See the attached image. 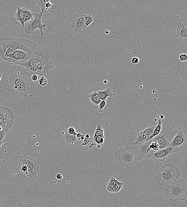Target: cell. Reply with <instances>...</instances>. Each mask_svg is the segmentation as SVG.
Segmentation results:
<instances>
[{"label": "cell", "mask_w": 187, "mask_h": 207, "mask_svg": "<svg viewBox=\"0 0 187 207\" xmlns=\"http://www.w3.org/2000/svg\"><path fill=\"white\" fill-rule=\"evenodd\" d=\"M52 62L50 55L37 48L36 51L31 55L26 62L20 65L24 66L25 70L33 75L45 77L52 68Z\"/></svg>", "instance_id": "cell-1"}, {"label": "cell", "mask_w": 187, "mask_h": 207, "mask_svg": "<svg viewBox=\"0 0 187 207\" xmlns=\"http://www.w3.org/2000/svg\"><path fill=\"white\" fill-rule=\"evenodd\" d=\"M8 48L14 51L22 50L33 54L36 51V44L32 40L26 39L5 38L0 39V56L3 58Z\"/></svg>", "instance_id": "cell-2"}, {"label": "cell", "mask_w": 187, "mask_h": 207, "mask_svg": "<svg viewBox=\"0 0 187 207\" xmlns=\"http://www.w3.org/2000/svg\"><path fill=\"white\" fill-rule=\"evenodd\" d=\"M181 171L173 164H167L158 169L155 178L158 185L164 187L179 179Z\"/></svg>", "instance_id": "cell-3"}, {"label": "cell", "mask_w": 187, "mask_h": 207, "mask_svg": "<svg viewBox=\"0 0 187 207\" xmlns=\"http://www.w3.org/2000/svg\"><path fill=\"white\" fill-rule=\"evenodd\" d=\"M166 197L173 202L185 200L187 196V186L184 180L178 179L164 187Z\"/></svg>", "instance_id": "cell-4"}, {"label": "cell", "mask_w": 187, "mask_h": 207, "mask_svg": "<svg viewBox=\"0 0 187 207\" xmlns=\"http://www.w3.org/2000/svg\"><path fill=\"white\" fill-rule=\"evenodd\" d=\"M115 156L119 163L128 170L132 168L137 162V159L130 146H125L117 149Z\"/></svg>", "instance_id": "cell-5"}, {"label": "cell", "mask_w": 187, "mask_h": 207, "mask_svg": "<svg viewBox=\"0 0 187 207\" xmlns=\"http://www.w3.org/2000/svg\"><path fill=\"white\" fill-rule=\"evenodd\" d=\"M18 166L21 173L30 178H34L37 176L39 167L36 161L28 156L21 155L19 156Z\"/></svg>", "instance_id": "cell-6"}, {"label": "cell", "mask_w": 187, "mask_h": 207, "mask_svg": "<svg viewBox=\"0 0 187 207\" xmlns=\"http://www.w3.org/2000/svg\"><path fill=\"white\" fill-rule=\"evenodd\" d=\"M45 16V15L41 13H34V18L33 20L24 23V30L26 34H35L36 29H38L40 30V36H44L43 30L45 29L46 23L42 24V18Z\"/></svg>", "instance_id": "cell-7"}, {"label": "cell", "mask_w": 187, "mask_h": 207, "mask_svg": "<svg viewBox=\"0 0 187 207\" xmlns=\"http://www.w3.org/2000/svg\"><path fill=\"white\" fill-rule=\"evenodd\" d=\"M152 142L132 143L131 147L136 155L138 161L144 159H152L154 152L149 148L150 144Z\"/></svg>", "instance_id": "cell-8"}, {"label": "cell", "mask_w": 187, "mask_h": 207, "mask_svg": "<svg viewBox=\"0 0 187 207\" xmlns=\"http://www.w3.org/2000/svg\"><path fill=\"white\" fill-rule=\"evenodd\" d=\"M14 118L11 109L0 106V126L7 132L13 125Z\"/></svg>", "instance_id": "cell-9"}, {"label": "cell", "mask_w": 187, "mask_h": 207, "mask_svg": "<svg viewBox=\"0 0 187 207\" xmlns=\"http://www.w3.org/2000/svg\"><path fill=\"white\" fill-rule=\"evenodd\" d=\"M32 55L33 54L26 52L22 50H16L10 57L5 60L15 64L20 65L26 62Z\"/></svg>", "instance_id": "cell-10"}, {"label": "cell", "mask_w": 187, "mask_h": 207, "mask_svg": "<svg viewBox=\"0 0 187 207\" xmlns=\"http://www.w3.org/2000/svg\"><path fill=\"white\" fill-rule=\"evenodd\" d=\"M84 15V14L76 13L70 18L72 28L76 32H80L86 28L85 23Z\"/></svg>", "instance_id": "cell-11"}, {"label": "cell", "mask_w": 187, "mask_h": 207, "mask_svg": "<svg viewBox=\"0 0 187 207\" xmlns=\"http://www.w3.org/2000/svg\"><path fill=\"white\" fill-rule=\"evenodd\" d=\"M180 149L173 148L170 146L163 150H158L154 153L152 156V159L155 161H164L166 158L171 155L172 154L178 152Z\"/></svg>", "instance_id": "cell-12"}, {"label": "cell", "mask_w": 187, "mask_h": 207, "mask_svg": "<svg viewBox=\"0 0 187 207\" xmlns=\"http://www.w3.org/2000/svg\"><path fill=\"white\" fill-rule=\"evenodd\" d=\"M156 126L151 125L144 129L142 131L140 132L136 135L135 143L151 142L152 140H150V137L152 135L154 130Z\"/></svg>", "instance_id": "cell-13"}, {"label": "cell", "mask_w": 187, "mask_h": 207, "mask_svg": "<svg viewBox=\"0 0 187 207\" xmlns=\"http://www.w3.org/2000/svg\"><path fill=\"white\" fill-rule=\"evenodd\" d=\"M36 2L41 9L40 12L43 14L45 13H54L56 10V7L52 4L49 0H36Z\"/></svg>", "instance_id": "cell-14"}, {"label": "cell", "mask_w": 187, "mask_h": 207, "mask_svg": "<svg viewBox=\"0 0 187 207\" xmlns=\"http://www.w3.org/2000/svg\"><path fill=\"white\" fill-rule=\"evenodd\" d=\"M187 141L186 138L184 133L181 130H179L170 143V145L172 147L179 148L185 145Z\"/></svg>", "instance_id": "cell-15"}, {"label": "cell", "mask_w": 187, "mask_h": 207, "mask_svg": "<svg viewBox=\"0 0 187 207\" xmlns=\"http://www.w3.org/2000/svg\"><path fill=\"white\" fill-rule=\"evenodd\" d=\"M8 79L13 88L15 86H22L28 83L26 77L18 74L12 73Z\"/></svg>", "instance_id": "cell-16"}, {"label": "cell", "mask_w": 187, "mask_h": 207, "mask_svg": "<svg viewBox=\"0 0 187 207\" xmlns=\"http://www.w3.org/2000/svg\"><path fill=\"white\" fill-rule=\"evenodd\" d=\"M62 139L67 146L70 147H76L78 145V140L76 135L69 134L66 131L61 132Z\"/></svg>", "instance_id": "cell-17"}, {"label": "cell", "mask_w": 187, "mask_h": 207, "mask_svg": "<svg viewBox=\"0 0 187 207\" xmlns=\"http://www.w3.org/2000/svg\"><path fill=\"white\" fill-rule=\"evenodd\" d=\"M152 141L157 143L159 150L170 146L168 137L165 134H159L152 139Z\"/></svg>", "instance_id": "cell-18"}, {"label": "cell", "mask_w": 187, "mask_h": 207, "mask_svg": "<svg viewBox=\"0 0 187 207\" xmlns=\"http://www.w3.org/2000/svg\"><path fill=\"white\" fill-rule=\"evenodd\" d=\"M176 37L180 40L187 41V24L186 23H179L176 30Z\"/></svg>", "instance_id": "cell-19"}, {"label": "cell", "mask_w": 187, "mask_h": 207, "mask_svg": "<svg viewBox=\"0 0 187 207\" xmlns=\"http://www.w3.org/2000/svg\"><path fill=\"white\" fill-rule=\"evenodd\" d=\"M30 85L28 82L26 84L22 86H15L14 88L16 92L19 94L20 95L23 96L26 98H28L29 94L30 92Z\"/></svg>", "instance_id": "cell-20"}, {"label": "cell", "mask_w": 187, "mask_h": 207, "mask_svg": "<svg viewBox=\"0 0 187 207\" xmlns=\"http://www.w3.org/2000/svg\"><path fill=\"white\" fill-rule=\"evenodd\" d=\"M14 17L17 21L20 23L23 27H24V18H25L24 7L21 8L18 6H17V11L14 13Z\"/></svg>", "instance_id": "cell-21"}, {"label": "cell", "mask_w": 187, "mask_h": 207, "mask_svg": "<svg viewBox=\"0 0 187 207\" xmlns=\"http://www.w3.org/2000/svg\"><path fill=\"white\" fill-rule=\"evenodd\" d=\"M97 92L102 100L106 101L108 98H109L110 100L114 98V95L109 87L104 90L98 91Z\"/></svg>", "instance_id": "cell-22"}, {"label": "cell", "mask_w": 187, "mask_h": 207, "mask_svg": "<svg viewBox=\"0 0 187 207\" xmlns=\"http://www.w3.org/2000/svg\"><path fill=\"white\" fill-rule=\"evenodd\" d=\"M89 97L91 102L95 105H98L102 101L97 91H94L90 94L89 95Z\"/></svg>", "instance_id": "cell-23"}, {"label": "cell", "mask_w": 187, "mask_h": 207, "mask_svg": "<svg viewBox=\"0 0 187 207\" xmlns=\"http://www.w3.org/2000/svg\"><path fill=\"white\" fill-rule=\"evenodd\" d=\"M24 12L25 15L24 23H26L30 21L33 20L34 18V13H33L30 10L28 9L26 7H24Z\"/></svg>", "instance_id": "cell-24"}, {"label": "cell", "mask_w": 187, "mask_h": 207, "mask_svg": "<svg viewBox=\"0 0 187 207\" xmlns=\"http://www.w3.org/2000/svg\"><path fill=\"white\" fill-rule=\"evenodd\" d=\"M105 141L104 136H98L93 139V144L97 145L98 148H100L103 146Z\"/></svg>", "instance_id": "cell-25"}, {"label": "cell", "mask_w": 187, "mask_h": 207, "mask_svg": "<svg viewBox=\"0 0 187 207\" xmlns=\"http://www.w3.org/2000/svg\"><path fill=\"white\" fill-rule=\"evenodd\" d=\"M98 136H104V129H103L101 124L100 123H98L97 124L96 129L94 135H93V139Z\"/></svg>", "instance_id": "cell-26"}, {"label": "cell", "mask_w": 187, "mask_h": 207, "mask_svg": "<svg viewBox=\"0 0 187 207\" xmlns=\"http://www.w3.org/2000/svg\"><path fill=\"white\" fill-rule=\"evenodd\" d=\"M162 121L161 120H158V124L157 126H156L154 130L152 133V135L150 137V140H152L154 137L157 136V135H159L161 132V129H162Z\"/></svg>", "instance_id": "cell-27"}, {"label": "cell", "mask_w": 187, "mask_h": 207, "mask_svg": "<svg viewBox=\"0 0 187 207\" xmlns=\"http://www.w3.org/2000/svg\"><path fill=\"white\" fill-rule=\"evenodd\" d=\"M118 182H119V181L117 180L114 177H111L109 182H108V186L107 187V190L108 192L111 193L112 189L113 187Z\"/></svg>", "instance_id": "cell-28"}, {"label": "cell", "mask_w": 187, "mask_h": 207, "mask_svg": "<svg viewBox=\"0 0 187 207\" xmlns=\"http://www.w3.org/2000/svg\"><path fill=\"white\" fill-rule=\"evenodd\" d=\"M93 20H94V18L92 14H85L84 21L86 26V28L93 23Z\"/></svg>", "instance_id": "cell-29"}, {"label": "cell", "mask_w": 187, "mask_h": 207, "mask_svg": "<svg viewBox=\"0 0 187 207\" xmlns=\"http://www.w3.org/2000/svg\"><path fill=\"white\" fill-rule=\"evenodd\" d=\"M123 185V183L122 182H118L114 186L111 190V193H117L120 191Z\"/></svg>", "instance_id": "cell-30"}, {"label": "cell", "mask_w": 187, "mask_h": 207, "mask_svg": "<svg viewBox=\"0 0 187 207\" xmlns=\"http://www.w3.org/2000/svg\"><path fill=\"white\" fill-rule=\"evenodd\" d=\"M14 51L12 49L8 48L7 49L5 52L4 56L3 58L4 60H5L6 59H8V58L10 57L12 55L14 54Z\"/></svg>", "instance_id": "cell-31"}, {"label": "cell", "mask_w": 187, "mask_h": 207, "mask_svg": "<svg viewBox=\"0 0 187 207\" xmlns=\"http://www.w3.org/2000/svg\"><path fill=\"white\" fill-rule=\"evenodd\" d=\"M106 104V101L102 100L99 104L98 105V111L99 113H103V109Z\"/></svg>", "instance_id": "cell-32"}, {"label": "cell", "mask_w": 187, "mask_h": 207, "mask_svg": "<svg viewBox=\"0 0 187 207\" xmlns=\"http://www.w3.org/2000/svg\"><path fill=\"white\" fill-rule=\"evenodd\" d=\"M39 83L40 86L44 87L47 84L48 80L45 78V77H44V76H42L39 80Z\"/></svg>", "instance_id": "cell-33"}, {"label": "cell", "mask_w": 187, "mask_h": 207, "mask_svg": "<svg viewBox=\"0 0 187 207\" xmlns=\"http://www.w3.org/2000/svg\"><path fill=\"white\" fill-rule=\"evenodd\" d=\"M150 150H153L154 153L158 151L159 150L158 147L157 143L154 141H152V143L150 144L149 146Z\"/></svg>", "instance_id": "cell-34"}, {"label": "cell", "mask_w": 187, "mask_h": 207, "mask_svg": "<svg viewBox=\"0 0 187 207\" xmlns=\"http://www.w3.org/2000/svg\"><path fill=\"white\" fill-rule=\"evenodd\" d=\"M179 60L180 61L184 62L187 60V55L186 54H182L179 55Z\"/></svg>", "instance_id": "cell-35"}, {"label": "cell", "mask_w": 187, "mask_h": 207, "mask_svg": "<svg viewBox=\"0 0 187 207\" xmlns=\"http://www.w3.org/2000/svg\"><path fill=\"white\" fill-rule=\"evenodd\" d=\"M7 132L4 130L0 131V141H5L4 139L6 135Z\"/></svg>", "instance_id": "cell-36"}, {"label": "cell", "mask_w": 187, "mask_h": 207, "mask_svg": "<svg viewBox=\"0 0 187 207\" xmlns=\"http://www.w3.org/2000/svg\"><path fill=\"white\" fill-rule=\"evenodd\" d=\"M139 59L137 57H133L131 59V62L133 64H137L139 62Z\"/></svg>", "instance_id": "cell-37"}, {"label": "cell", "mask_w": 187, "mask_h": 207, "mask_svg": "<svg viewBox=\"0 0 187 207\" xmlns=\"http://www.w3.org/2000/svg\"><path fill=\"white\" fill-rule=\"evenodd\" d=\"M83 141V142L82 143V146H86V145H87L90 142V138H85V139Z\"/></svg>", "instance_id": "cell-38"}, {"label": "cell", "mask_w": 187, "mask_h": 207, "mask_svg": "<svg viewBox=\"0 0 187 207\" xmlns=\"http://www.w3.org/2000/svg\"><path fill=\"white\" fill-rule=\"evenodd\" d=\"M76 132L75 129L73 127H70L68 129H67V132H68L69 134H73H73H74Z\"/></svg>", "instance_id": "cell-39"}, {"label": "cell", "mask_w": 187, "mask_h": 207, "mask_svg": "<svg viewBox=\"0 0 187 207\" xmlns=\"http://www.w3.org/2000/svg\"><path fill=\"white\" fill-rule=\"evenodd\" d=\"M38 79V76L37 75H33V76H32V79L33 81H36Z\"/></svg>", "instance_id": "cell-40"}, {"label": "cell", "mask_w": 187, "mask_h": 207, "mask_svg": "<svg viewBox=\"0 0 187 207\" xmlns=\"http://www.w3.org/2000/svg\"><path fill=\"white\" fill-rule=\"evenodd\" d=\"M56 177L58 180H60L62 179L63 176L61 174H58L56 175Z\"/></svg>", "instance_id": "cell-41"}, {"label": "cell", "mask_w": 187, "mask_h": 207, "mask_svg": "<svg viewBox=\"0 0 187 207\" xmlns=\"http://www.w3.org/2000/svg\"><path fill=\"white\" fill-rule=\"evenodd\" d=\"M82 134H81V133H78V134H77V140H78V141H79V140H81V137H82Z\"/></svg>", "instance_id": "cell-42"}, {"label": "cell", "mask_w": 187, "mask_h": 207, "mask_svg": "<svg viewBox=\"0 0 187 207\" xmlns=\"http://www.w3.org/2000/svg\"><path fill=\"white\" fill-rule=\"evenodd\" d=\"M5 141H0V150H1V146H2V144H4V143L5 142Z\"/></svg>", "instance_id": "cell-43"}, {"label": "cell", "mask_w": 187, "mask_h": 207, "mask_svg": "<svg viewBox=\"0 0 187 207\" xmlns=\"http://www.w3.org/2000/svg\"><path fill=\"white\" fill-rule=\"evenodd\" d=\"M85 135L84 134H82V137H81V140H83L85 139Z\"/></svg>", "instance_id": "cell-44"}, {"label": "cell", "mask_w": 187, "mask_h": 207, "mask_svg": "<svg viewBox=\"0 0 187 207\" xmlns=\"http://www.w3.org/2000/svg\"><path fill=\"white\" fill-rule=\"evenodd\" d=\"M104 32H105L106 34H109V30H105V31H104Z\"/></svg>", "instance_id": "cell-45"}, {"label": "cell", "mask_w": 187, "mask_h": 207, "mask_svg": "<svg viewBox=\"0 0 187 207\" xmlns=\"http://www.w3.org/2000/svg\"><path fill=\"white\" fill-rule=\"evenodd\" d=\"M85 137V138H90V135H89V134H87Z\"/></svg>", "instance_id": "cell-46"}, {"label": "cell", "mask_w": 187, "mask_h": 207, "mask_svg": "<svg viewBox=\"0 0 187 207\" xmlns=\"http://www.w3.org/2000/svg\"><path fill=\"white\" fill-rule=\"evenodd\" d=\"M2 130H3V129H2V127L0 126V131H2Z\"/></svg>", "instance_id": "cell-47"}, {"label": "cell", "mask_w": 187, "mask_h": 207, "mask_svg": "<svg viewBox=\"0 0 187 207\" xmlns=\"http://www.w3.org/2000/svg\"><path fill=\"white\" fill-rule=\"evenodd\" d=\"M1 77H2V75L0 74V81H1Z\"/></svg>", "instance_id": "cell-48"}]
</instances>
